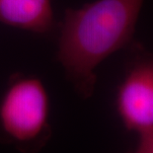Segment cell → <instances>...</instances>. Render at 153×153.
<instances>
[{"instance_id": "6da1fadb", "label": "cell", "mask_w": 153, "mask_h": 153, "mask_svg": "<svg viewBox=\"0 0 153 153\" xmlns=\"http://www.w3.org/2000/svg\"><path fill=\"white\" fill-rule=\"evenodd\" d=\"M143 3L144 0H96L66 10L57 58L82 98L93 95L100 63L131 41Z\"/></svg>"}, {"instance_id": "7a4b0ae2", "label": "cell", "mask_w": 153, "mask_h": 153, "mask_svg": "<svg viewBox=\"0 0 153 153\" xmlns=\"http://www.w3.org/2000/svg\"><path fill=\"white\" fill-rule=\"evenodd\" d=\"M48 116L43 82L35 77L15 79L0 100V137L22 152L39 151L51 133Z\"/></svg>"}, {"instance_id": "3957f363", "label": "cell", "mask_w": 153, "mask_h": 153, "mask_svg": "<svg viewBox=\"0 0 153 153\" xmlns=\"http://www.w3.org/2000/svg\"><path fill=\"white\" fill-rule=\"evenodd\" d=\"M116 109L123 126L138 135L153 131V54L139 56L120 83Z\"/></svg>"}, {"instance_id": "277c9868", "label": "cell", "mask_w": 153, "mask_h": 153, "mask_svg": "<svg viewBox=\"0 0 153 153\" xmlns=\"http://www.w3.org/2000/svg\"><path fill=\"white\" fill-rule=\"evenodd\" d=\"M0 23L38 34L53 27L51 0H0Z\"/></svg>"}, {"instance_id": "5b68a950", "label": "cell", "mask_w": 153, "mask_h": 153, "mask_svg": "<svg viewBox=\"0 0 153 153\" xmlns=\"http://www.w3.org/2000/svg\"><path fill=\"white\" fill-rule=\"evenodd\" d=\"M138 143L126 153H153V131L138 135Z\"/></svg>"}]
</instances>
